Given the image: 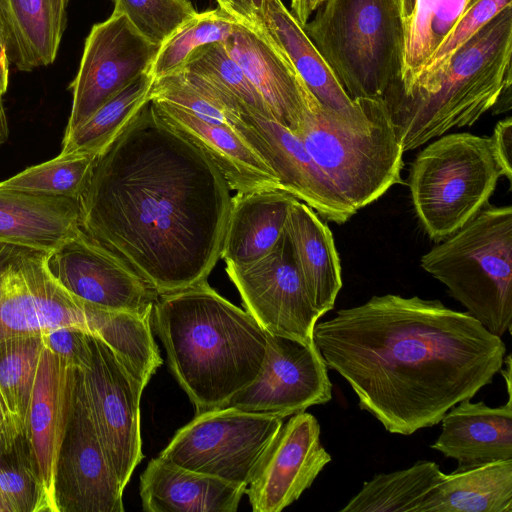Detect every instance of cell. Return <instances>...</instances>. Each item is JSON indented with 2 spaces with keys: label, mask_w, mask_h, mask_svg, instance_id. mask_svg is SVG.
<instances>
[{
  "label": "cell",
  "mask_w": 512,
  "mask_h": 512,
  "mask_svg": "<svg viewBox=\"0 0 512 512\" xmlns=\"http://www.w3.org/2000/svg\"><path fill=\"white\" fill-rule=\"evenodd\" d=\"M123 492L97 434L77 370L55 475L58 512H123Z\"/></svg>",
  "instance_id": "cell-17"
},
{
  "label": "cell",
  "mask_w": 512,
  "mask_h": 512,
  "mask_svg": "<svg viewBox=\"0 0 512 512\" xmlns=\"http://www.w3.org/2000/svg\"><path fill=\"white\" fill-rule=\"evenodd\" d=\"M331 455L320 440V424L305 411L281 426L255 467L246 488L254 512H279L299 499Z\"/></svg>",
  "instance_id": "cell-18"
},
{
  "label": "cell",
  "mask_w": 512,
  "mask_h": 512,
  "mask_svg": "<svg viewBox=\"0 0 512 512\" xmlns=\"http://www.w3.org/2000/svg\"><path fill=\"white\" fill-rule=\"evenodd\" d=\"M23 433L26 432L17 428L0 398V449L8 447Z\"/></svg>",
  "instance_id": "cell-45"
},
{
  "label": "cell",
  "mask_w": 512,
  "mask_h": 512,
  "mask_svg": "<svg viewBox=\"0 0 512 512\" xmlns=\"http://www.w3.org/2000/svg\"><path fill=\"white\" fill-rule=\"evenodd\" d=\"M77 370L44 347L30 400L29 436L50 512H58L55 498L57 461L73 407Z\"/></svg>",
  "instance_id": "cell-20"
},
{
  "label": "cell",
  "mask_w": 512,
  "mask_h": 512,
  "mask_svg": "<svg viewBox=\"0 0 512 512\" xmlns=\"http://www.w3.org/2000/svg\"><path fill=\"white\" fill-rule=\"evenodd\" d=\"M349 113L318 100L293 131L342 198L359 210L402 183L403 149L379 99H355Z\"/></svg>",
  "instance_id": "cell-5"
},
{
  "label": "cell",
  "mask_w": 512,
  "mask_h": 512,
  "mask_svg": "<svg viewBox=\"0 0 512 512\" xmlns=\"http://www.w3.org/2000/svg\"><path fill=\"white\" fill-rule=\"evenodd\" d=\"M235 16L242 20L255 21L260 19L254 12L251 0H228Z\"/></svg>",
  "instance_id": "cell-47"
},
{
  "label": "cell",
  "mask_w": 512,
  "mask_h": 512,
  "mask_svg": "<svg viewBox=\"0 0 512 512\" xmlns=\"http://www.w3.org/2000/svg\"><path fill=\"white\" fill-rule=\"evenodd\" d=\"M5 93V91L0 87V105L3 104L2 102V96Z\"/></svg>",
  "instance_id": "cell-54"
},
{
  "label": "cell",
  "mask_w": 512,
  "mask_h": 512,
  "mask_svg": "<svg viewBox=\"0 0 512 512\" xmlns=\"http://www.w3.org/2000/svg\"><path fill=\"white\" fill-rule=\"evenodd\" d=\"M313 340L360 409L406 436L440 423L491 384L507 352L502 338L469 313L396 294L338 310L315 325Z\"/></svg>",
  "instance_id": "cell-2"
},
{
  "label": "cell",
  "mask_w": 512,
  "mask_h": 512,
  "mask_svg": "<svg viewBox=\"0 0 512 512\" xmlns=\"http://www.w3.org/2000/svg\"><path fill=\"white\" fill-rule=\"evenodd\" d=\"M226 272L246 311L266 333L314 342L322 316L308 297L284 231L269 254L249 264H226Z\"/></svg>",
  "instance_id": "cell-13"
},
{
  "label": "cell",
  "mask_w": 512,
  "mask_h": 512,
  "mask_svg": "<svg viewBox=\"0 0 512 512\" xmlns=\"http://www.w3.org/2000/svg\"><path fill=\"white\" fill-rule=\"evenodd\" d=\"M46 348L76 370H84L90 363L89 334L72 326H61L41 333Z\"/></svg>",
  "instance_id": "cell-42"
},
{
  "label": "cell",
  "mask_w": 512,
  "mask_h": 512,
  "mask_svg": "<svg viewBox=\"0 0 512 512\" xmlns=\"http://www.w3.org/2000/svg\"><path fill=\"white\" fill-rule=\"evenodd\" d=\"M231 189L207 154L146 103L94 159L81 229L158 294L206 281L221 257Z\"/></svg>",
  "instance_id": "cell-1"
},
{
  "label": "cell",
  "mask_w": 512,
  "mask_h": 512,
  "mask_svg": "<svg viewBox=\"0 0 512 512\" xmlns=\"http://www.w3.org/2000/svg\"><path fill=\"white\" fill-rule=\"evenodd\" d=\"M0 44L5 46V37H4V32H3V27H2L1 20H0Z\"/></svg>",
  "instance_id": "cell-52"
},
{
  "label": "cell",
  "mask_w": 512,
  "mask_h": 512,
  "mask_svg": "<svg viewBox=\"0 0 512 512\" xmlns=\"http://www.w3.org/2000/svg\"><path fill=\"white\" fill-rule=\"evenodd\" d=\"M230 120L235 132L272 168L281 189L327 221L343 224L356 212L339 194L301 139L271 117L237 103Z\"/></svg>",
  "instance_id": "cell-14"
},
{
  "label": "cell",
  "mask_w": 512,
  "mask_h": 512,
  "mask_svg": "<svg viewBox=\"0 0 512 512\" xmlns=\"http://www.w3.org/2000/svg\"><path fill=\"white\" fill-rule=\"evenodd\" d=\"M331 399L328 367L316 344L267 333L260 373L226 407L286 418Z\"/></svg>",
  "instance_id": "cell-15"
},
{
  "label": "cell",
  "mask_w": 512,
  "mask_h": 512,
  "mask_svg": "<svg viewBox=\"0 0 512 512\" xmlns=\"http://www.w3.org/2000/svg\"><path fill=\"white\" fill-rule=\"evenodd\" d=\"M303 29L352 99H379L401 78L399 0H324Z\"/></svg>",
  "instance_id": "cell-6"
},
{
  "label": "cell",
  "mask_w": 512,
  "mask_h": 512,
  "mask_svg": "<svg viewBox=\"0 0 512 512\" xmlns=\"http://www.w3.org/2000/svg\"><path fill=\"white\" fill-rule=\"evenodd\" d=\"M294 198L280 189L236 193L231 198L220 258L226 264L244 265L269 254L283 235Z\"/></svg>",
  "instance_id": "cell-27"
},
{
  "label": "cell",
  "mask_w": 512,
  "mask_h": 512,
  "mask_svg": "<svg viewBox=\"0 0 512 512\" xmlns=\"http://www.w3.org/2000/svg\"><path fill=\"white\" fill-rule=\"evenodd\" d=\"M511 6L512 0H470L460 20L433 51L410 86L406 89L391 86L386 92L406 96L432 93L452 55L499 13Z\"/></svg>",
  "instance_id": "cell-37"
},
{
  "label": "cell",
  "mask_w": 512,
  "mask_h": 512,
  "mask_svg": "<svg viewBox=\"0 0 512 512\" xmlns=\"http://www.w3.org/2000/svg\"><path fill=\"white\" fill-rule=\"evenodd\" d=\"M437 1L399 0L404 31L403 68L400 80L391 86L408 88L430 57V20Z\"/></svg>",
  "instance_id": "cell-41"
},
{
  "label": "cell",
  "mask_w": 512,
  "mask_h": 512,
  "mask_svg": "<svg viewBox=\"0 0 512 512\" xmlns=\"http://www.w3.org/2000/svg\"><path fill=\"white\" fill-rule=\"evenodd\" d=\"M9 59L4 45L0 44V87L6 92L9 78Z\"/></svg>",
  "instance_id": "cell-48"
},
{
  "label": "cell",
  "mask_w": 512,
  "mask_h": 512,
  "mask_svg": "<svg viewBox=\"0 0 512 512\" xmlns=\"http://www.w3.org/2000/svg\"><path fill=\"white\" fill-rule=\"evenodd\" d=\"M159 46L143 37L119 13L112 12L108 19L93 25L77 75L69 86L73 100L65 134L149 71Z\"/></svg>",
  "instance_id": "cell-12"
},
{
  "label": "cell",
  "mask_w": 512,
  "mask_h": 512,
  "mask_svg": "<svg viewBox=\"0 0 512 512\" xmlns=\"http://www.w3.org/2000/svg\"><path fill=\"white\" fill-rule=\"evenodd\" d=\"M70 0H0L9 62L28 72L56 59Z\"/></svg>",
  "instance_id": "cell-26"
},
{
  "label": "cell",
  "mask_w": 512,
  "mask_h": 512,
  "mask_svg": "<svg viewBox=\"0 0 512 512\" xmlns=\"http://www.w3.org/2000/svg\"><path fill=\"white\" fill-rule=\"evenodd\" d=\"M80 230L78 199L0 189V243L50 253Z\"/></svg>",
  "instance_id": "cell-24"
},
{
  "label": "cell",
  "mask_w": 512,
  "mask_h": 512,
  "mask_svg": "<svg viewBox=\"0 0 512 512\" xmlns=\"http://www.w3.org/2000/svg\"><path fill=\"white\" fill-rule=\"evenodd\" d=\"M44 347L41 334L0 340V398L21 432H27L30 400Z\"/></svg>",
  "instance_id": "cell-33"
},
{
  "label": "cell",
  "mask_w": 512,
  "mask_h": 512,
  "mask_svg": "<svg viewBox=\"0 0 512 512\" xmlns=\"http://www.w3.org/2000/svg\"><path fill=\"white\" fill-rule=\"evenodd\" d=\"M324 0H291L290 12L303 27Z\"/></svg>",
  "instance_id": "cell-46"
},
{
  "label": "cell",
  "mask_w": 512,
  "mask_h": 512,
  "mask_svg": "<svg viewBox=\"0 0 512 512\" xmlns=\"http://www.w3.org/2000/svg\"><path fill=\"white\" fill-rule=\"evenodd\" d=\"M284 235L308 297L323 316L334 308L343 284L332 232L312 208L294 198L286 217Z\"/></svg>",
  "instance_id": "cell-25"
},
{
  "label": "cell",
  "mask_w": 512,
  "mask_h": 512,
  "mask_svg": "<svg viewBox=\"0 0 512 512\" xmlns=\"http://www.w3.org/2000/svg\"><path fill=\"white\" fill-rule=\"evenodd\" d=\"M0 512H6L3 500L1 498V494H0Z\"/></svg>",
  "instance_id": "cell-53"
},
{
  "label": "cell",
  "mask_w": 512,
  "mask_h": 512,
  "mask_svg": "<svg viewBox=\"0 0 512 512\" xmlns=\"http://www.w3.org/2000/svg\"><path fill=\"white\" fill-rule=\"evenodd\" d=\"M0 494L6 512H50L27 432L0 449Z\"/></svg>",
  "instance_id": "cell-35"
},
{
  "label": "cell",
  "mask_w": 512,
  "mask_h": 512,
  "mask_svg": "<svg viewBox=\"0 0 512 512\" xmlns=\"http://www.w3.org/2000/svg\"><path fill=\"white\" fill-rule=\"evenodd\" d=\"M439 137L419 152L409 175L416 215L435 242L475 217L503 177L490 137L465 132Z\"/></svg>",
  "instance_id": "cell-8"
},
{
  "label": "cell",
  "mask_w": 512,
  "mask_h": 512,
  "mask_svg": "<svg viewBox=\"0 0 512 512\" xmlns=\"http://www.w3.org/2000/svg\"><path fill=\"white\" fill-rule=\"evenodd\" d=\"M151 314L98 308L88 304V333L99 337L145 388L161 366Z\"/></svg>",
  "instance_id": "cell-30"
},
{
  "label": "cell",
  "mask_w": 512,
  "mask_h": 512,
  "mask_svg": "<svg viewBox=\"0 0 512 512\" xmlns=\"http://www.w3.org/2000/svg\"><path fill=\"white\" fill-rule=\"evenodd\" d=\"M240 20L220 6L197 12L160 44L148 72L157 79L183 69L200 49L215 42H225Z\"/></svg>",
  "instance_id": "cell-34"
},
{
  "label": "cell",
  "mask_w": 512,
  "mask_h": 512,
  "mask_svg": "<svg viewBox=\"0 0 512 512\" xmlns=\"http://www.w3.org/2000/svg\"><path fill=\"white\" fill-rule=\"evenodd\" d=\"M150 101L162 119L207 154L231 190L237 193L282 190L272 168L233 127L205 121L164 101Z\"/></svg>",
  "instance_id": "cell-21"
},
{
  "label": "cell",
  "mask_w": 512,
  "mask_h": 512,
  "mask_svg": "<svg viewBox=\"0 0 512 512\" xmlns=\"http://www.w3.org/2000/svg\"><path fill=\"white\" fill-rule=\"evenodd\" d=\"M114 13L124 15L147 40L160 45L197 13L189 0H112Z\"/></svg>",
  "instance_id": "cell-40"
},
{
  "label": "cell",
  "mask_w": 512,
  "mask_h": 512,
  "mask_svg": "<svg viewBox=\"0 0 512 512\" xmlns=\"http://www.w3.org/2000/svg\"><path fill=\"white\" fill-rule=\"evenodd\" d=\"M418 512H512V459L445 474Z\"/></svg>",
  "instance_id": "cell-29"
},
{
  "label": "cell",
  "mask_w": 512,
  "mask_h": 512,
  "mask_svg": "<svg viewBox=\"0 0 512 512\" xmlns=\"http://www.w3.org/2000/svg\"><path fill=\"white\" fill-rule=\"evenodd\" d=\"M52 276L73 296L103 309L151 314L158 292L82 229L50 252Z\"/></svg>",
  "instance_id": "cell-16"
},
{
  "label": "cell",
  "mask_w": 512,
  "mask_h": 512,
  "mask_svg": "<svg viewBox=\"0 0 512 512\" xmlns=\"http://www.w3.org/2000/svg\"><path fill=\"white\" fill-rule=\"evenodd\" d=\"M284 419L234 407L196 413L158 456L180 467L247 486Z\"/></svg>",
  "instance_id": "cell-9"
},
{
  "label": "cell",
  "mask_w": 512,
  "mask_h": 512,
  "mask_svg": "<svg viewBox=\"0 0 512 512\" xmlns=\"http://www.w3.org/2000/svg\"><path fill=\"white\" fill-rule=\"evenodd\" d=\"M223 43L260 93L273 118L294 131L303 111L317 99L261 19L240 20Z\"/></svg>",
  "instance_id": "cell-19"
},
{
  "label": "cell",
  "mask_w": 512,
  "mask_h": 512,
  "mask_svg": "<svg viewBox=\"0 0 512 512\" xmlns=\"http://www.w3.org/2000/svg\"><path fill=\"white\" fill-rule=\"evenodd\" d=\"M444 475L437 463L425 460L403 470L376 474L340 512H418Z\"/></svg>",
  "instance_id": "cell-31"
},
{
  "label": "cell",
  "mask_w": 512,
  "mask_h": 512,
  "mask_svg": "<svg viewBox=\"0 0 512 512\" xmlns=\"http://www.w3.org/2000/svg\"><path fill=\"white\" fill-rule=\"evenodd\" d=\"M421 257V267L491 333L512 327V207L489 202Z\"/></svg>",
  "instance_id": "cell-7"
},
{
  "label": "cell",
  "mask_w": 512,
  "mask_h": 512,
  "mask_svg": "<svg viewBox=\"0 0 512 512\" xmlns=\"http://www.w3.org/2000/svg\"><path fill=\"white\" fill-rule=\"evenodd\" d=\"M512 6L480 29L451 57L432 93L381 98L403 151L452 128L471 126L512 84Z\"/></svg>",
  "instance_id": "cell-4"
},
{
  "label": "cell",
  "mask_w": 512,
  "mask_h": 512,
  "mask_svg": "<svg viewBox=\"0 0 512 512\" xmlns=\"http://www.w3.org/2000/svg\"><path fill=\"white\" fill-rule=\"evenodd\" d=\"M91 359L79 372L91 418L114 472L125 489L143 459L140 401L143 385L112 349L89 334Z\"/></svg>",
  "instance_id": "cell-11"
},
{
  "label": "cell",
  "mask_w": 512,
  "mask_h": 512,
  "mask_svg": "<svg viewBox=\"0 0 512 512\" xmlns=\"http://www.w3.org/2000/svg\"><path fill=\"white\" fill-rule=\"evenodd\" d=\"M267 0H251V5L256 15L261 18Z\"/></svg>",
  "instance_id": "cell-50"
},
{
  "label": "cell",
  "mask_w": 512,
  "mask_h": 512,
  "mask_svg": "<svg viewBox=\"0 0 512 512\" xmlns=\"http://www.w3.org/2000/svg\"><path fill=\"white\" fill-rule=\"evenodd\" d=\"M215 1L217 2L218 6H220L223 9H226V10L230 11L231 13H233L232 10H231V7H230V4H229L228 0H215Z\"/></svg>",
  "instance_id": "cell-51"
},
{
  "label": "cell",
  "mask_w": 512,
  "mask_h": 512,
  "mask_svg": "<svg viewBox=\"0 0 512 512\" xmlns=\"http://www.w3.org/2000/svg\"><path fill=\"white\" fill-rule=\"evenodd\" d=\"M96 156L62 155L1 181L0 189L79 199Z\"/></svg>",
  "instance_id": "cell-38"
},
{
  "label": "cell",
  "mask_w": 512,
  "mask_h": 512,
  "mask_svg": "<svg viewBox=\"0 0 512 512\" xmlns=\"http://www.w3.org/2000/svg\"><path fill=\"white\" fill-rule=\"evenodd\" d=\"M440 422L441 433L431 448L456 460V470L512 459V397L498 407L465 399Z\"/></svg>",
  "instance_id": "cell-22"
},
{
  "label": "cell",
  "mask_w": 512,
  "mask_h": 512,
  "mask_svg": "<svg viewBox=\"0 0 512 512\" xmlns=\"http://www.w3.org/2000/svg\"><path fill=\"white\" fill-rule=\"evenodd\" d=\"M184 69L203 76L238 104L273 118L264 99L228 53L223 42H215L200 49Z\"/></svg>",
  "instance_id": "cell-39"
},
{
  "label": "cell",
  "mask_w": 512,
  "mask_h": 512,
  "mask_svg": "<svg viewBox=\"0 0 512 512\" xmlns=\"http://www.w3.org/2000/svg\"><path fill=\"white\" fill-rule=\"evenodd\" d=\"M246 488L157 456L140 476L139 493L147 512H235Z\"/></svg>",
  "instance_id": "cell-23"
},
{
  "label": "cell",
  "mask_w": 512,
  "mask_h": 512,
  "mask_svg": "<svg viewBox=\"0 0 512 512\" xmlns=\"http://www.w3.org/2000/svg\"><path fill=\"white\" fill-rule=\"evenodd\" d=\"M48 254L0 243V340L61 326L88 333V304L52 276Z\"/></svg>",
  "instance_id": "cell-10"
},
{
  "label": "cell",
  "mask_w": 512,
  "mask_h": 512,
  "mask_svg": "<svg viewBox=\"0 0 512 512\" xmlns=\"http://www.w3.org/2000/svg\"><path fill=\"white\" fill-rule=\"evenodd\" d=\"M260 19L321 105L341 113L356 108V101L345 92L329 64L281 0H267Z\"/></svg>",
  "instance_id": "cell-28"
},
{
  "label": "cell",
  "mask_w": 512,
  "mask_h": 512,
  "mask_svg": "<svg viewBox=\"0 0 512 512\" xmlns=\"http://www.w3.org/2000/svg\"><path fill=\"white\" fill-rule=\"evenodd\" d=\"M150 100L180 107L205 121L232 127L231 112L236 101L203 76L181 69L154 79Z\"/></svg>",
  "instance_id": "cell-36"
},
{
  "label": "cell",
  "mask_w": 512,
  "mask_h": 512,
  "mask_svg": "<svg viewBox=\"0 0 512 512\" xmlns=\"http://www.w3.org/2000/svg\"><path fill=\"white\" fill-rule=\"evenodd\" d=\"M492 150L502 169L503 177L512 180V119L507 117L497 122L490 137Z\"/></svg>",
  "instance_id": "cell-44"
},
{
  "label": "cell",
  "mask_w": 512,
  "mask_h": 512,
  "mask_svg": "<svg viewBox=\"0 0 512 512\" xmlns=\"http://www.w3.org/2000/svg\"><path fill=\"white\" fill-rule=\"evenodd\" d=\"M154 78L147 71L104 103L72 132L64 134L60 154L97 156L150 101Z\"/></svg>",
  "instance_id": "cell-32"
},
{
  "label": "cell",
  "mask_w": 512,
  "mask_h": 512,
  "mask_svg": "<svg viewBox=\"0 0 512 512\" xmlns=\"http://www.w3.org/2000/svg\"><path fill=\"white\" fill-rule=\"evenodd\" d=\"M9 135L6 113L3 104L0 105V147L6 142Z\"/></svg>",
  "instance_id": "cell-49"
},
{
  "label": "cell",
  "mask_w": 512,
  "mask_h": 512,
  "mask_svg": "<svg viewBox=\"0 0 512 512\" xmlns=\"http://www.w3.org/2000/svg\"><path fill=\"white\" fill-rule=\"evenodd\" d=\"M151 321L196 413L226 407L260 373L267 333L207 280L159 294Z\"/></svg>",
  "instance_id": "cell-3"
},
{
  "label": "cell",
  "mask_w": 512,
  "mask_h": 512,
  "mask_svg": "<svg viewBox=\"0 0 512 512\" xmlns=\"http://www.w3.org/2000/svg\"><path fill=\"white\" fill-rule=\"evenodd\" d=\"M470 0H438L430 20V41L433 51L460 20ZM431 53V54H432Z\"/></svg>",
  "instance_id": "cell-43"
}]
</instances>
